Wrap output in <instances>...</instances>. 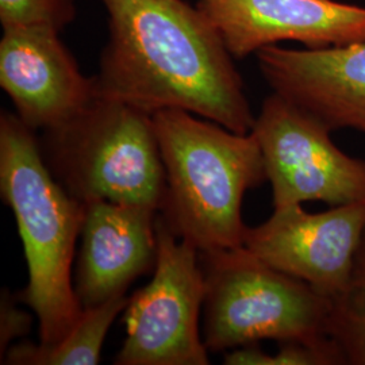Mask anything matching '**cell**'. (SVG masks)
Here are the masks:
<instances>
[{"instance_id": "8fae6325", "label": "cell", "mask_w": 365, "mask_h": 365, "mask_svg": "<svg viewBox=\"0 0 365 365\" xmlns=\"http://www.w3.org/2000/svg\"><path fill=\"white\" fill-rule=\"evenodd\" d=\"M256 57L274 93L331 131L353 129L365 134V42L302 51L272 45Z\"/></svg>"}, {"instance_id": "9a60e30c", "label": "cell", "mask_w": 365, "mask_h": 365, "mask_svg": "<svg viewBox=\"0 0 365 365\" xmlns=\"http://www.w3.org/2000/svg\"><path fill=\"white\" fill-rule=\"evenodd\" d=\"M276 354L265 353L257 344L235 348L225 354L226 365H346L337 344L330 339L283 341Z\"/></svg>"}, {"instance_id": "e0dca14e", "label": "cell", "mask_w": 365, "mask_h": 365, "mask_svg": "<svg viewBox=\"0 0 365 365\" xmlns=\"http://www.w3.org/2000/svg\"><path fill=\"white\" fill-rule=\"evenodd\" d=\"M19 298L9 288L0 295V359L14 341L25 339L33 325V317L18 306Z\"/></svg>"}, {"instance_id": "9c48e42d", "label": "cell", "mask_w": 365, "mask_h": 365, "mask_svg": "<svg viewBox=\"0 0 365 365\" xmlns=\"http://www.w3.org/2000/svg\"><path fill=\"white\" fill-rule=\"evenodd\" d=\"M0 86L15 114L34 131L66 123L99 95L95 76L81 73L60 33L49 27L3 30Z\"/></svg>"}, {"instance_id": "30bf717a", "label": "cell", "mask_w": 365, "mask_h": 365, "mask_svg": "<svg viewBox=\"0 0 365 365\" xmlns=\"http://www.w3.org/2000/svg\"><path fill=\"white\" fill-rule=\"evenodd\" d=\"M233 58L295 41L306 49L365 42V7L336 0H199Z\"/></svg>"}, {"instance_id": "8992f818", "label": "cell", "mask_w": 365, "mask_h": 365, "mask_svg": "<svg viewBox=\"0 0 365 365\" xmlns=\"http://www.w3.org/2000/svg\"><path fill=\"white\" fill-rule=\"evenodd\" d=\"M157 259L152 280L125 309L126 339L117 365H207L200 333L205 272L199 250L157 214Z\"/></svg>"}, {"instance_id": "3957f363", "label": "cell", "mask_w": 365, "mask_h": 365, "mask_svg": "<svg viewBox=\"0 0 365 365\" xmlns=\"http://www.w3.org/2000/svg\"><path fill=\"white\" fill-rule=\"evenodd\" d=\"M0 192L13 211L26 259V287L16 295L38 318L39 342L56 344L83 314L72 264L84 205L54 178L36 131L9 111L0 115Z\"/></svg>"}, {"instance_id": "2e32d148", "label": "cell", "mask_w": 365, "mask_h": 365, "mask_svg": "<svg viewBox=\"0 0 365 365\" xmlns=\"http://www.w3.org/2000/svg\"><path fill=\"white\" fill-rule=\"evenodd\" d=\"M76 16V0H0L3 30L49 27L58 33Z\"/></svg>"}, {"instance_id": "5b68a950", "label": "cell", "mask_w": 365, "mask_h": 365, "mask_svg": "<svg viewBox=\"0 0 365 365\" xmlns=\"http://www.w3.org/2000/svg\"><path fill=\"white\" fill-rule=\"evenodd\" d=\"M205 272L202 336L209 352L264 339L318 341L327 333L329 298L245 247L199 253Z\"/></svg>"}, {"instance_id": "277c9868", "label": "cell", "mask_w": 365, "mask_h": 365, "mask_svg": "<svg viewBox=\"0 0 365 365\" xmlns=\"http://www.w3.org/2000/svg\"><path fill=\"white\" fill-rule=\"evenodd\" d=\"M42 133L49 170L78 202L161 209L165 172L150 114L98 95L76 117Z\"/></svg>"}, {"instance_id": "6da1fadb", "label": "cell", "mask_w": 365, "mask_h": 365, "mask_svg": "<svg viewBox=\"0 0 365 365\" xmlns=\"http://www.w3.org/2000/svg\"><path fill=\"white\" fill-rule=\"evenodd\" d=\"M110 37L96 78L101 96L153 115L176 108L248 134L256 117L233 56L184 0H102Z\"/></svg>"}, {"instance_id": "ba28073f", "label": "cell", "mask_w": 365, "mask_h": 365, "mask_svg": "<svg viewBox=\"0 0 365 365\" xmlns=\"http://www.w3.org/2000/svg\"><path fill=\"white\" fill-rule=\"evenodd\" d=\"M364 233L365 202L317 214L295 205L247 226L242 247L330 298L346 286Z\"/></svg>"}, {"instance_id": "7c38bea8", "label": "cell", "mask_w": 365, "mask_h": 365, "mask_svg": "<svg viewBox=\"0 0 365 365\" xmlns=\"http://www.w3.org/2000/svg\"><path fill=\"white\" fill-rule=\"evenodd\" d=\"M83 205L73 286L84 310L125 297L135 279L155 269L158 212L108 200Z\"/></svg>"}, {"instance_id": "4fadbf2b", "label": "cell", "mask_w": 365, "mask_h": 365, "mask_svg": "<svg viewBox=\"0 0 365 365\" xmlns=\"http://www.w3.org/2000/svg\"><path fill=\"white\" fill-rule=\"evenodd\" d=\"M129 298L119 297L84 309L75 327L56 344H13L0 359L7 365H96L101 361L107 333Z\"/></svg>"}, {"instance_id": "52a82bcc", "label": "cell", "mask_w": 365, "mask_h": 365, "mask_svg": "<svg viewBox=\"0 0 365 365\" xmlns=\"http://www.w3.org/2000/svg\"><path fill=\"white\" fill-rule=\"evenodd\" d=\"M260 146L274 209L365 202V160L333 143L327 125L283 96L264 99L250 131Z\"/></svg>"}, {"instance_id": "5bb4252c", "label": "cell", "mask_w": 365, "mask_h": 365, "mask_svg": "<svg viewBox=\"0 0 365 365\" xmlns=\"http://www.w3.org/2000/svg\"><path fill=\"white\" fill-rule=\"evenodd\" d=\"M327 333L346 365H365V233L346 286L329 298Z\"/></svg>"}, {"instance_id": "7a4b0ae2", "label": "cell", "mask_w": 365, "mask_h": 365, "mask_svg": "<svg viewBox=\"0 0 365 365\" xmlns=\"http://www.w3.org/2000/svg\"><path fill=\"white\" fill-rule=\"evenodd\" d=\"M152 117L165 172L161 218L199 253L242 247L244 196L267 182L255 135L176 108Z\"/></svg>"}]
</instances>
